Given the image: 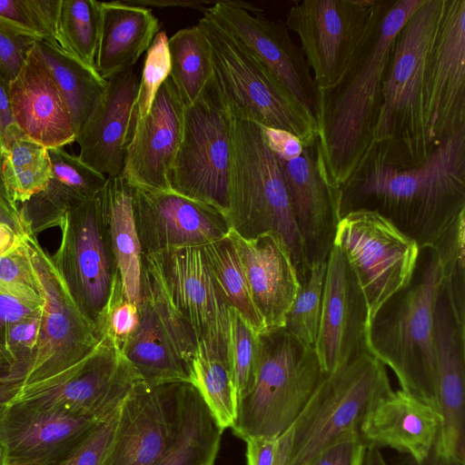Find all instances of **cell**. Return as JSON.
I'll list each match as a JSON object with an SVG mask.
<instances>
[{
	"instance_id": "cell-21",
	"label": "cell",
	"mask_w": 465,
	"mask_h": 465,
	"mask_svg": "<svg viewBox=\"0 0 465 465\" xmlns=\"http://www.w3.org/2000/svg\"><path fill=\"white\" fill-rule=\"evenodd\" d=\"M161 272L175 308L197 341L227 358L228 309L210 274L202 246L150 253Z\"/></svg>"
},
{
	"instance_id": "cell-43",
	"label": "cell",
	"mask_w": 465,
	"mask_h": 465,
	"mask_svg": "<svg viewBox=\"0 0 465 465\" xmlns=\"http://www.w3.org/2000/svg\"><path fill=\"white\" fill-rule=\"evenodd\" d=\"M170 72L168 37L166 33L161 30L146 51L137 92L136 119L143 118L149 113L158 90L170 76Z\"/></svg>"
},
{
	"instance_id": "cell-16",
	"label": "cell",
	"mask_w": 465,
	"mask_h": 465,
	"mask_svg": "<svg viewBox=\"0 0 465 465\" xmlns=\"http://www.w3.org/2000/svg\"><path fill=\"white\" fill-rule=\"evenodd\" d=\"M424 100L433 147L465 128V0H442L426 58Z\"/></svg>"
},
{
	"instance_id": "cell-51",
	"label": "cell",
	"mask_w": 465,
	"mask_h": 465,
	"mask_svg": "<svg viewBox=\"0 0 465 465\" xmlns=\"http://www.w3.org/2000/svg\"><path fill=\"white\" fill-rule=\"evenodd\" d=\"M43 305L27 303L0 293V343L7 347L5 340L8 329L13 324L33 315Z\"/></svg>"
},
{
	"instance_id": "cell-48",
	"label": "cell",
	"mask_w": 465,
	"mask_h": 465,
	"mask_svg": "<svg viewBox=\"0 0 465 465\" xmlns=\"http://www.w3.org/2000/svg\"><path fill=\"white\" fill-rule=\"evenodd\" d=\"M367 447L361 435L350 436L328 446L307 465H363Z\"/></svg>"
},
{
	"instance_id": "cell-36",
	"label": "cell",
	"mask_w": 465,
	"mask_h": 465,
	"mask_svg": "<svg viewBox=\"0 0 465 465\" xmlns=\"http://www.w3.org/2000/svg\"><path fill=\"white\" fill-rule=\"evenodd\" d=\"M202 249L210 274L225 304L234 309L257 334L265 331V323L253 303L243 269L229 236L207 243Z\"/></svg>"
},
{
	"instance_id": "cell-59",
	"label": "cell",
	"mask_w": 465,
	"mask_h": 465,
	"mask_svg": "<svg viewBox=\"0 0 465 465\" xmlns=\"http://www.w3.org/2000/svg\"><path fill=\"white\" fill-rule=\"evenodd\" d=\"M0 184L4 187L3 183H2V178H1V171H0Z\"/></svg>"
},
{
	"instance_id": "cell-3",
	"label": "cell",
	"mask_w": 465,
	"mask_h": 465,
	"mask_svg": "<svg viewBox=\"0 0 465 465\" xmlns=\"http://www.w3.org/2000/svg\"><path fill=\"white\" fill-rule=\"evenodd\" d=\"M442 0H425L395 36L373 148L366 161L408 169L423 163L434 148L425 116L424 72Z\"/></svg>"
},
{
	"instance_id": "cell-29",
	"label": "cell",
	"mask_w": 465,
	"mask_h": 465,
	"mask_svg": "<svg viewBox=\"0 0 465 465\" xmlns=\"http://www.w3.org/2000/svg\"><path fill=\"white\" fill-rule=\"evenodd\" d=\"M150 8L123 1L101 2L94 69L104 80L133 68L160 31Z\"/></svg>"
},
{
	"instance_id": "cell-19",
	"label": "cell",
	"mask_w": 465,
	"mask_h": 465,
	"mask_svg": "<svg viewBox=\"0 0 465 465\" xmlns=\"http://www.w3.org/2000/svg\"><path fill=\"white\" fill-rule=\"evenodd\" d=\"M368 327L365 296L341 252L332 245L326 260L320 326L313 348L325 374L368 351Z\"/></svg>"
},
{
	"instance_id": "cell-24",
	"label": "cell",
	"mask_w": 465,
	"mask_h": 465,
	"mask_svg": "<svg viewBox=\"0 0 465 465\" xmlns=\"http://www.w3.org/2000/svg\"><path fill=\"white\" fill-rule=\"evenodd\" d=\"M138 86L134 67L107 80L104 95L76 134L78 157L106 177L122 172L136 123Z\"/></svg>"
},
{
	"instance_id": "cell-34",
	"label": "cell",
	"mask_w": 465,
	"mask_h": 465,
	"mask_svg": "<svg viewBox=\"0 0 465 465\" xmlns=\"http://www.w3.org/2000/svg\"><path fill=\"white\" fill-rule=\"evenodd\" d=\"M0 171L10 200L25 203L44 191L50 181L48 149L19 131L0 149Z\"/></svg>"
},
{
	"instance_id": "cell-4",
	"label": "cell",
	"mask_w": 465,
	"mask_h": 465,
	"mask_svg": "<svg viewBox=\"0 0 465 465\" xmlns=\"http://www.w3.org/2000/svg\"><path fill=\"white\" fill-rule=\"evenodd\" d=\"M440 258L421 248L409 283L388 299L368 327V351L394 372L401 390L438 408L434 315L443 282Z\"/></svg>"
},
{
	"instance_id": "cell-57",
	"label": "cell",
	"mask_w": 465,
	"mask_h": 465,
	"mask_svg": "<svg viewBox=\"0 0 465 465\" xmlns=\"http://www.w3.org/2000/svg\"><path fill=\"white\" fill-rule=\"evenodd\" d=\"M363 465H388L380 449L368 446L365 453Z\"/></svg>"
},
{
	"instance_id": "cell-32",
	"label": "cell",
	"mask_w": 465,
	"mask_h": 465,
	"mask_svg": "<svg viewBox=\"0 0 465 465\" xmlns=\"http://www.w3.org/2000/svg\"><path fill=\"white\" fill-rule=\"evenodd\" d=\"M34 49L61 92L77 134L104 95L107 81L52 45L35 42Z\"/></svg>"
},
{
	"instance_id": "cell-56",
	"label": "cell",
	"mask_w": 465,
	"mask_h": 465,
	"mask_svg": "<svg viewBox=\"0 0 465 465\" xmlns=\"http://www.w3.org/2000/svg\"><path fill=\"white\" fill-rule=\"evenodd\" d=\"M25 233H19L9 224L0 222V256L12 251L25 239Z\"/></svg>"
},
{
	"instance_id": "cell-49",
	"label": "cell",
	"mask_w": 465,
	"mask_h": 465,
	"mask_svg": "<svg viewBox=\"0 0 465 465\" xmlns=\"http://www.w3.org/2000/svg\"><path fill=\"white\" fill-rule=\"evenodd\" d=\"M35 43L0 28V71L8 82L19 74Z\"/></svg>"
},
{
	"instance_id": "cell-2",
	"label": "cell",
	"mask_w": 465,
	"mask_h": 465,
	"mask_svg": "<svg viewBox=\"0 0 465 465\" xmlns=\"http://www.w3.org/2000/svg\"><path fill=\"white\" fill-rule=\"evenodd\" d=\"M341 191V217L357 210L376 212L420 249H433L465 214V128L435 146L416 167L366 161Z\"/></svg>"
},
{
	"instance_id": "cell-28",
	"label": "cell",
	"mask_w": 465,
	"mask_h": 465,
	"mask_svg": "<svg viewBox=\"0 0 465 465\" xmlns=\"http://www.w3.org/2000/svg\"><path fill=\"white\" fill-rule=\"evenodd\" d=\"M48 154L52 174L46 188L19 208L26 228L35 234L57 226L69 210L98 194L108 178L64 147L48 149Z\"/></svg>"
},
{
	"instance_id": "cell-37",
	"label": "cell",
	"mask_w": 465,
	"mask_h": 465,
	"mask_svg": "<svg viewBox=\"0 0 465 465\" xmlns=\"http://www.w3.org/2000/svg\"><path fill=\"white\" fill-rule=\"evenodd\" d=\"M188 375L218 425L223 430L231 428L236 419L238 399L227 358L198 344L188 364Z\"/></svg>"
},
{
	"instance_id": "cell-22",
	"label": "cell",
	"mask_w": 465,
	"mask_h": 465,
	"mask_svg": "<svg viewBox=\"0 0 465 465\" xmlns=\"http://www.w3.org/2000/svg\"><path fill=\"white\" fill-rule=\"evenodd\" d=\"M276 160L310 269L325 262L333 245L341 218V191L327 180L317 142L303 147L302 153L293 159L276 157Z\"/></svg>"
},
{
	"instance_id": "cell-50",
	"label": "cell",
	"mask_w": 465,
	"mask_h": 465,
	"mask_svg": "<svg viewBox=\"0 0 465 465\" xmlns=\"http://www.w3.org/2000/svg\"><path fill=\"white\" fill-rule=\"evenodd\" d=\"M25 371L7 347L0 343V408L12 402L21 391Z\"/></svg>"
},
{
	"instance_id": "cell-54",
	"label": "cell",
	"mask_w": 465,
	"mask_h": 465,
	"mask_svg": "<svg viewBox=\"0 0 465 465\" xmlns=\"http://www.w3.org/2000/svg\"><path fill=\"white\" fill-rule=\"evenodd\" d=\"M0 222L9 224L19 233H25L27 228L24 223L19 207L12 202L5 188L0 184Z\"/></svg>"
},
{
	"instance_id": "cell-55",
	"label": "cell",
	"mask_w": 465,
	"mask_h": 465,
	"mask_svg": "<svg viewBox=\"0 0 465 465\" xmlns=\"http://www.w3.org/2000/svg\"><path fill=\"white\" fill-rule=\"evenodd\" d=\"M123 2L145 8L149 7H182L193 8L204 14L209 7L208 5H214L216 1H183V0H124Z\"/></svg>"
},
{
	"instance_id": "cell-45",
	"label": "cell",
	"mask_w": 465,
	"mask_h": 465,
	"mask_svg": "<svg viewBox=\"0 0 465 465\" xmlns=\"http://www.w3.org/2000/svg\"><path fill=\"white\" fill-rule=\"evenodd\" d=\"M118 411L119 408L107 419L98 422L86 437L55 465H103L113 438Z\"/></svg>"
},
{
	"instance_id": "cell-47",
	"label": "cell",
	"mask_w": 465,
	"mask_h": 465,
	"mask_svg": "<svg viewBox=\"0 0 465 465\" xmlns=\"http://www.w3.org/2000/svg\"><path fill=\"white\" fill-rule=\"evenodd\" d=\"M247 465H288L291 453L290 430L274 438L245 440Z\"/></svg>"
},
{
	"instance_id": "cell-25",
	"label": "cell",
	"mask_w": 465,
	"mask_h": 465,
	"mask_svg": "<svg viewBox=\"0 0 465 465\" xmlns=\"http://www.w3.org/2000/svg\"><path fill=\"white\" fill-rule=\"evenodd\" d=\"M228 236L266 330L283 328L288 311L301 286L284 240L275 232L243 238L231 229Z\"/></svg>"
},
{
	"instance_id": "cell-23",
	"label": "cell",
	"mask_w": 465,
	"mask_h": 465,
	"mask_svg": "<svg viewBox=\"0 0 465 465\" xmlns=\"http://www.w3.org/2000/svg\"><path fill=\"white\" fill-rule=\"evenodd\" d=\"M184 109L170 77L149 113L137 118L120 175L131 187L169 191V178L183 136Z\"/></svg>"
},
{
	"instance_id": "cell-27",
	"label": "cell",
	"mask_w": 465,
	"mask_h": 465,
	"mask_svg": "<svg viewBox=\"0 0 465 465\" xmlns=\"http://www.w3.org/2000/svg\"><path fill=\"white\" fill-rule=\"evenodd\" d=\"M440 421L436 408L398 390L369 415L361 437L367 446L391 448L423 465L433 450Z\"/></svg>"
},
{
	"instance_id": "cell-41",
	"label": "cell",
	"mask_w": 465,
	"mask_h": 465,
	"mask_svg": "<svg viewBox=\"0 0 465 465\" xmlns=\"http://www.w3.org/2000/svg\"><path fill=\"white\" fill-rule=\"evenodd\" d=\"M325 272L326 262L309 269L288 311L283 326L287 332L312 348L320 326Z\"/></svg>"
},
{
	"instance_id": "cell-26",
	"label": "cell",
	"mask_w": 465,
	"mask_h": 465,
	"mask_svg": "<svg viewBox=\"0 0 465 465\" xmlns=\"http://www.w3.org/2000/svg\"><path fill=\"white\" fill-rule=\"evenodd\" d=\"M8 96L14 123L25 136L47 149L75 142L66 103L34 45L19 74L8 82Z\"/></svg>"
},
{
	"instance_id": "cell-14",
	"label": "cell",
	"mask_w": 465,
	"mask_h": 465,
	"mask_svg": "<svg viewBox=\"0 0 465 465\" xmlns=\"http://www.w3.org/2000/svg\"><path fill=\"white\" fill-rule=\"evenodd\" d=\"M186 383L137 384L119 407L103 465H158L181 433Z\"/></svg>"
},
{
	"instance_id": "cell-33",
	"label": "cell",
	"mask_w": 465,
	"mask_h": 465,
	"mask_svg": "<svg viewBox=\"0 0 465 465\" xmlns=\"http://www.w3.org/2000/svg\"><path fill=\"white\" fill-rule=\"evenodd\" d=\"M223 432L199 392L186 383L181 433L158 465H214Z\"/></svg>"
},
{
	"instance_id": "cell-40",
	"label": "cell",
	"mask_w": 465,
	"mask_h": 465,
	"mask_svg": "<svg viewBox=\"0 0 465 465\" xmlns=\"http://www.w3.org/2000/svg\"><path fill=\"white\" fill-rule=\"evenodd\" d=\"M61 0H0V28L14 35L55 46Z\"/></svg>"
},
{
	"instance_id": "cell-17",
	"label": "cell",
	"mask_w": 465,
	"mask_h": 465,
	"mask_svg": "<svg viewBox=\"0 0 465 465\" xmlns=\"http://www.w3.org/2000/svg\"><path fill=\"white\" fill-rule=\"evenodd\" d=\"M261 12L246 2L222 0L205 13L237 38L313 114L316 88L301 47L292 41L284 23Z\"/></svg>"
},
{
	"instance_id": "cell-18",
	"label": "cell",
	"mask_w": 465,
	"mask_h": 465,
	"mask_svg": "<svg viewBox=\"0 0 465 465\" xmlns=\"http://www.w3.org/2000/svg\"><path fill=\"white\" fill-rule=\"evenodd\" d=\"M133 212L142 253L203 246L228 236L226 216L219 210L172 190L132 187Z\"/></svg>"
},
{
	"instance_id": "cell-7",
	"label": "cell",
	"mask_w": 465,
	"mask_h": 465,
	"mask_svg": "<svg viewBox=\"0 0 465 465\" xmlns=\"http://www.w3.org/2000/svg\"><path fill=\"white\" fill-rule=\"evenodd\" d=\"M394 391L384 364L368 351L325 374L291 426L288 465H307L328 446L361 429Z\"/></svg>"
},
{
	"instance_id": "cell-1",
	"label": "cell",
	"mask_w": 465,
	"mask_h": 465,
	"mask_svg": "<svg viewBox=\"0 0 465 465\" xmlns=\"http://www.w3.org/2000/svg\"><path fill=\"white\" fill-rule=\"evenodd\" d=\"M425 0H372L365 31L331 85L316 88L313 116L323 173L341 188L373 148L382 84L395 36Z\"/></svg>"
},
{
	"instance_id": "cell-8",
	"label": "cell",
	"mask_w": 465,
	"mask_h": 465,
	"mask_svg": "<svg viewBox=\"0 0 465 465\" xmlns=\"http://www.w3.org/2000/svg\"><path fill=\"white\" fill-rule=\"evenodd\" d=\"M197 25L209 43L214 77L232 113L262 127L292 133L303 147L313 145L318 138L313 114L207 13Z\"/></svg>"
},
{
	"instance_id": "cell-15",
	"label": "cell",
	"mask_w": 465,
	"mask_h": 465,
	"mask_svg": "<svg viewBox=\"0 0 465 465\" xmlns=\"http://www.w3.org/2000/svg\"><path fill=\"white\" fill-rule=\"evenodd\" d=\"M372 0H303L289 9L285 25L300 38L315 88L333 84L367 26Z\"/></svg>"
},
{
	"instance_id": "cell-11",
	"label": "cell",
	"mask_w": 465,
	"mask_h": 465,
	"mask_svg": "<svg viewBox=\"0 0 465 465\" xmlns=\"http://www.w3.org/2000/svg\"><path fill=\"white\" fill-rule=\"evenodd\" d=\"M333 245L358 280L370 324L380 307L411 281L420 248L386 218L368 210L350 212L341 218Z\"/></svg>"
},
{
	"instance_id": "cell-5",
	"label": "cell",
	"mask_w": 465,
	"mask_h": 465,
	"mask_svg": "<svg viewBox=\"0 0 465 465\" xmlns=\"http://www.w3.org/2000/svg\"><path fill=\"white\" fill-rule=\"evenodd\" d=\"M230 107V106H229ZM231 110V108H230ZM232 113V160L227 220L243 238L275 232L284 240L300 283L307 266L287 189L262 127Z\"/></svg>"
},
{
	"instance_id": "cell-9",
	"label": "cell",
	"mask_w": 465,
	"mask_h": 465,
	"mask_svg": "<svg viewBox=\"0 0 465 465\" xmlns=\"http://www.w3.org/2000/svg\"><path fill=\"white\" fill-rule=\"evenodd\" d=\"M231 160L232 113L213 74L199 97L184 109L170 187L227 218Z\"/></svg>"
},
{
	"instance_id": "cell-53",
	"label": "cell",
	"mask_w": 465,
	"mask_h": 465,
	"mask_svg": "<svg viewBox=\"0 0 465 465\" xmlns=\"http://www.w3.org/2000/svg\"><path fill=\"white\" fill-rule=\"evenodd\" d=\"M19 131L10 109L8 81L0 71V149Z\"/></svg>"
},
{
	"instance_id": "cell-10",
	"label": "cell",
	"mask_w": 465,
	"mask_h": 465,
	"mask_svg": "<svg viewBox=\"0 0 465 465\" xmlns=\"http://www.w3.org/2000/svg\"><path fill=\"white\" fill-rule=\"evenodd\" d=\"M25 241L44 307L38 344L22 390L69 374L89 358L102 339L76 305L52 256L40 245L36 234L27 229Z\"/></svg>"
},
{
	"instance_id": "cell-20",
	"label": "cell",
	"mask_w": 465,
	"mask_h": 465,
	"mask_svg": "<svg viewBox=\"0 0 465 465\" xmlns=\"http://www.w3.org/2000/svg\"><path fill=\"white\" fill-rule=\"evenodd\" d=\"M100 421L24 401L0 409L3 465H55Z\"/></svg>"
},
{
	"instance_id": "cell-31",
	"label": "cell",
	"mask_w": 465,
	"mask_h": 465,
	"mask_svg": "<svg viewBox=\"0 0 465 465\" xmlns=\"http://www.w3.org/2000/svg\"><path fill=\"white\" fill-rule=\"evenodd\" d=\"M121 352L148 387L190 383L186 363L153 309L143 297L138 305V325Z\"/></svg>"
},
{
	"instance_id": "cell-44",
	"label": "cell",
	"mask_w": 465,
	"mask_h": 465,
	"mask_svg": "<svg viewBox=\"0 0 465 465\" xmlns=\"http://www.w3.org/2000/svg\"><path fill=\"white\" fill-rule=\"evenodd\" d=\"M138 325V307L124 292L121 278L116 282L104 312L100 337L108 338L120 351Z\"/></svg>"
},
{
	"instance_id": "cell-58",
	"label": "cell",
	"mask_w": 465,
	"mask_h": 465,
	"mask_svg": "<svg viewBox=\"0 0 465 465\" xmlns=\"http://www.w3.org/2000/svg\"><path fill=\"white\" fill-rule=\"evenodd\" d=\"M0 465H3V452H2L1 444H0Z\"/></svg>"
},
{
	"instance_id": "cell-35",
	"label": "cell",
	"mask_w": 465,
	"mask_h": 465,
	"mask_svg": "<svg viewBox=\"0 0 465 465\" xmlns=\"http://www.w3.org/2000/svg\"><path fill=\"white\" fill-rule=\"evenodd\" d=\"M170 78L186 107L213 76L209 43L198 25L183 28L168 38Z\"/></svg>"
},
{
	"instance_id": "cell-52",
	"label": "cell",
	"mask_w": 465,
	"mask_h": 465,
	"mask_svg": "<svg viewBox=\"0 0 465 465\" xmlns=\"http://www.w3.org/2000/svg\"><path fill=\"white\" fill-rule=\"evenodd\" d=\"M262 133L269 148L277 158L291 160L299 156L303 150L300 139L292 133L269 127H262Z\"/></svg>"
},
{
	"instance_id": "cell-12",
	"label": "cell",
	"mask_w": 465,
	"mask_h": 465,
	"mask_svg": "<svg viewBox=\"0 0 465 465\" xmlns=\"http://www.w3.org/2000/svg\"><path fill=\"white\" fill-rule=\"evenodd\" d=\"M57 226L61 231L60 245L51 256L76 305L100 336L105 310L121 277L99 193L69 210Z\"/></svg>"
},
{
	"instance_id": "cell-13",
	"label": "cell",
	"mask_w": 465,
	"mask_h": 465,
	"mask_svg": "<svg viewBox=\"0 0 465 465\" xmlns=\"http://www.w3.org/2000/svg\"><path fill=\"white\" fill-rule=\"evenodd\" d=\"M142 382L121 351L104 336L77 369L54 381L25 388L14 401L34 402L102 421Z\"/></svg>"
},
{
	"instance_id": "cell-6",
	"label": "cell",
	"mask_w": 465,
	"mask_h": 465,
	"mask_svg": "<svg viewBox=\"0 0 465 465\" xmlns=\"http://www.w3.org/2000/svg\"><path fill=\"white\" fill-rule=\"evenodd\" d=\"M260 363L253 387L238 404L231 427L242 440L288 430L325 376L312 347L283 328L259 334Z\"/></svg>"
},
{
	"instance_id": "cell-46",
	"label": "cell",
	"mask_w": 465,
	"mask_h": 465,
	"mask_svg": "<svg viewBox=\"0 0 465 465\" xmlns=\"http://www.w3.org/2000/svg\"><path fill=\"white\" fill-rule=\"evenodd\" d=\"M43 307L33 315L13 324L6 333V346L25 369V376L38 344Z\"/></svg>"
},
{
	"instance_id": "cell-39",
	"label": "cell",
	"mask_w": 465,
	"mask_h": 465,
	"mask_svg": "<svg viewBox=\"0 0 465 465\" xmlns=\"http://www.w3.org/2000/svg\"><path fill=\"white\" fill-rule=\"evenodd\" d=\"M260 354L259 334L234 309L229 308L226 355L238 404L254 385Z\"/></svg>"
},
{
	"instance_id": "cell-38",
	"label": "cell",
	"mask_w": 465,
	"mask_h": 465,
	"mask_svg": "<svg viewBox=\"0 0 465 465\" xmlns=\"http://www.w3.org/2000/svg\"><path fill=\"white\" fill-rule=\"evenodd\" d=\"M100 25L101 2L61 0L55 25L54 47L94 69Z\"/></svg>"
},
{
	"instance_id": "cell-42",
	"label": "cell",
	"mask_w": 465,
	"mask_h": 465,
	"mask_svg": "<svg viewBox=\"0 0 465 465\" xmlns=\"http://www.w3.org/2000/svg\"><path fill=\"white\" fill-rule=\"evenodd\" d=\"M25 237L26 234L18 246L0 256V293L27 303L43 305L32 272Z\"/></svg>"
},
{
	"instance_id": "cell-30",
	"label": "cell",
	"mask_w": 465,
	"mask_h": 465,
	"mask_svg": "<svg viewBox=\"0 0 465 465\" xmlns=\"http://www.w3.org/2000/svg\"><path fill=\"white\" fill-rule=\"evenodd\" d=\"M99 197L124 295L138 307L143 253L134 218L132 187L120 174L108 177Z\"/></svg>"
}]
</instances>
